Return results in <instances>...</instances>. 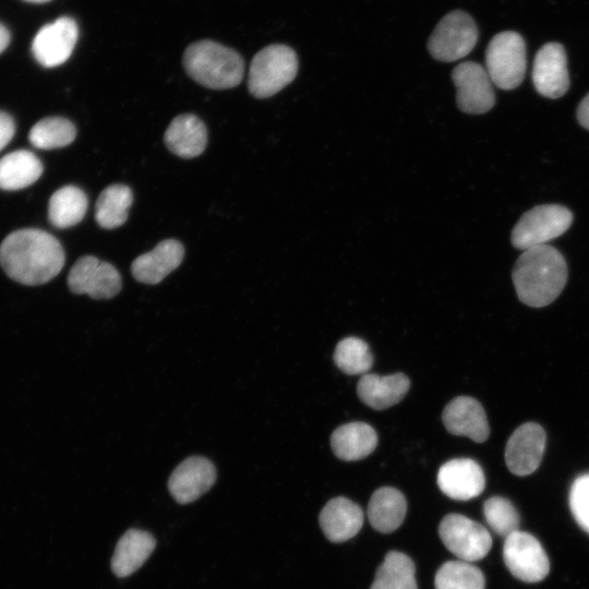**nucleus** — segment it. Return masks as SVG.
I'll return each mask as SVG.
<instances>
[{
	"instance_id": "obj_1",
	"label": "nucleus",
	"mask_w": 589,
	"mask_h": 589,
	"mask_svg": "<svg viewBox=\"0 0 589 589\" xmlns=\"http://www.w3.org/2000/svg\"><path fill=\"white\" fill-rule=\"evenodd\" d=\"M61 243L39 229H21L0 244V265L19 284L37 286L50 281L64 265Z\"/></svg>"
},
{
	"instance_id": "obj_2",
	"label": "nucleus",
	"mask_w": 589,
	"mask_h": 589,
	"mask_svg": "<svg viewBox=\"0 0 589 589\" xmlns=\"http://www.w3.org/2000/svg\"><path fill=\"white\" fill-rule=\"evenodd\" d=\"M567 276L564 256L549 244L525 250L512 271L518 299L533 308L553 302L564 289Z\"/></svg>"
},
{
	"instance_id": "obj_3",
	"label": "nucleus",
	"mask_w": 589,
	"mask_h": 589,
	"mask_svg": "<svg viewBox=\"0 0 589 589\" xmlns=\"http://www.w3.org/2000/svg\"><path fill=\"white\" fill-rule=\"evenodd\" d=\"M187 73L201 85L227 89L241 83L244 61L233 49L212 40H200L187 47L183 53Z\"/></svg>"
},
{
	"instance_id": "obj_4",
	"label": "nucleus",
	"mask_w": 589,
	"mask_h": 589,
	"mask_svg": "<svg viewBox=\"0 0 589 589\" xmlns=\"http://www.w3.org/2000/svg\"><path fill=\"white\" fill-rule=\"evenodd\" d=\"M298 57L293 49L286 45L275 44L260 50L252 59L248 88L256 98H268L297 75Z\"/></svg>"
},
{
	"instance_id": "obj_5",
	"label": "nucleus",
	"mask_w": 589,
	"mask_h": 589,
	"mask_svg": "<svg viewBox=\"0 0 589 589\" xmlns=\"http://www.w3.org/2000/svg\"><path fill=\"white\" fill-rule=\"evenodd\" d=\"M527 69L526 43L513 31L496 34L485 51V70L501 89H514L524 81Z\"/></svg>"
},
{
	"instance_id": "obj_6",
	"label": "nucleus",
	"mask_w": 589,
	"mask_h": 589,
	"mask_svg": "<svg viewBox=\"0 0 589 589\" xmlns=\"http://www.w3.org/2000/svg\"><path fill=\"white\" fill-rule=\"evenodd\" d=\"M573 218V213L565 206L538 205L519 218L512 231V244L524 251L546 244L562 236L570 227Z\"/></svg>"
},
{
	"instance_id": "obj_7",
	"label": "nucleus",
	"mask_w": 589,
	"mask_h": 589,
	"mask_svg": "<svg viewBox=\"0 0 589 589\" xmlns=\"http://www.w3.org/2000/svg\"><path fill=\"white\" fill-rule=\"evenodd\" d=\"M478 41L473 19L461 10L447 13L435 26L428 41L430 55L442 62L466 57Z\"/></svg>"
},
{
	"instance_id": "obj_8",
	"label": "nucleus",
	"mask_w": 589,
	"mask_h": 589,
	"mask_svg": "<svg viewBox=\"0 0 589 589\" xmlns=\"http://www.w3.org/2000/svg\"><path fill=\"white\" fill-rule=\"evenodd\" d=\"M438 533L448 551L469 563L483 558L492 546L488 529L460 514L446 515L438 526Z\"/></svg>"
},
{
	"instance_id": "obj_9",
	"label": "nucleus",
	"mask_w": 589,
	"mask_h": 589,
	"mask_svg": "<svg viewBox=\"0 0 589 589\" xmlns=\"http://www.w3.org/2000/svg\"><path fill=\"white\" fill-rule=\"evenodd\" d=\"M503 558L510 574L525 582H539L550 572V561L541 543L525 531L505 538Z\"/></svg>"
},
{
	"instance_id": "obj_10",
	"label": "nucleus",
	"mask_w": 589,
	"mask_h": 589,
	"mask_svg": "<svg viewBox=\"0 0 589 589\" xmlns=\"http://www.w3.org/2000/svg\"><path fill=\"white\" fill-rule=\"evenodd\" d=\"M456 86L457 107L469 115L488 112L495 104L493 82L486 70L479 63L466 61L452 72Z\"/></svg>"
},
{
	"instance_id": "obj_11",
	"label": "nucleus",
	"mask_w": 589,
	"mask_h": 589,
	"mask_svg": "<svg viewBox=\"0 0 589 589\" xmlns=\"http://www.w3.org/2000/svg\"><path fill=\"white\" fill-rule=\"evenodd\" d=\"M68 286L75 294H88L93 299H110L120 292L122 279L115 266L86 255L80 257L70 269Z\"/></svg>"
},
{
	"instance_id": "obj_12",
	"label": "nucleus",
	"mask_w": 589,
	"mask_h": 589,
	"mask_svg": "<svg viewBox=\"0 0 589 589\" xmlns=\"http://www.w3.org/2000/svg\"><path fill=\"white\" fill-rule=\"evenodd\" d=\"M77 37L76 22L68 16L59 17L38 31L32 44V52L41 65L58 67L70 58Z\"/></svg>"
},
{
	"instance_id": "obj_13",
	"label": "nucleus",
	"mask_w": 589,
	"mask_h": 589,
	"mask_svg": "<svg viewBox=\"0 0 589 589\" xmlns=\"http://www.w3.org/2000/svg\"><path fill=\"white\" fill-rule=\"evenodd\" d=\"M546 435L536 422H526L509 436L505 448V462L508 470L519 477L536 471L543 458Z\"/></svg>"
},
{
	"instance_id": "obj_14",
	"label": "nucleus",
	"mask_w": 589,
	"mask_h": 589,
	"mask_svg": "<svg viewBox=\"0 0 589 589\" xmlns=\"http://www.w3.org/2000/svg\"><path fill=\"white\" fill-rule=\"evenodd\" d=\"M532 82L543 97L556 99L566 94L570 82L566 51L561 44L550 41L538 50L533 60Z\"/></svg>"
},
{
	"instance_id": "obj_15",
	"label": "nucleus",
	"mask_w": 589,
	"mask_h": 589,
	"mask_svg": "<svg viewBox=\"0 0 589 589\" xmlns=\"http://www.w3.org/2000/svg\"><path fill=\"white\" fill-rule=\"evenodd\" d=\"M215 481L216 468L213 462L201 456H192L172 471L168 489L178 503L188 504L206 493Z\"/></svg>"
},
{
	"instance_id": "obj_16",
	"label": "nucleus",
	"mask_w": 589,
	"mask_h": 589,
	"mask_svg": "<svg viewBox=\"0 0 589 589\" xmlns=\"http://www.w3.org/2000/svg\"><path fill=\"white\" fill-rule=\"evenodd\" d=\"M437 485L448 497L456 501H468L483 492L485 488L484 472L473 459L455 458L438 469Z\"/></svg>"
},
{
	"instance_id": "obj_17",
	"label": "nucleus",
	"mask_w": 589,
	"mask_h": 589,
	"mask_svg": "<svg viewBox=\"0 0 589 589\" xmlns=\"http://www.w3.org/2000/svg\"><path fill=\"white\" fill-rule=\"evenodd\" d=\"M442 420L454 435L467 436L477 443L488 440L490 426L482 405L469 396H458L443 410Z\"/></svg>"
},
{
	"instance_id": "obj_18",
	"label": "nucleus",
	"mask_w": 589,
	"mask_h": 589,
	"mask_svg": "<svg viewBox=\"0 0 589 589\" xmlns=\"http://www.w3.org/2000/svg\"><path fill=\"white\" fill-rule=\"evenodd\" d=\"M184 256V248L175 239L160 241L152 251L137 256L131 265L133 277L144 284H159L179 267Z\"/></svg>"
},
{
	"instance_id": "obj_19",
	"label": "nucleus",
	"mask_w": 589,
	"mask_h": 589,
	"mask_svg": "<svg viewBox=\"0 0 589 589\" xmlns=\"http://www.w3.org/2000/svg\"><path fill=\"white\" fill-rule=\"evenodd\" d=\"M325 537L332 542H344L354 537L363 524L361 507L349 498L339 496L329 500L318 517Z\"/></svg>"
},
{
	"instance_id": "obj_20",
	"label": "nucleus",
	"mask_w": 589,
	"mask_h": 589,
	"mask_svg": "<svg viewBox=\"0 0 589 589\" xmlns=\"http://www.w3.org/2000/svg\"><path fill=\"white\" fill-rule=\"evenodd\" d=\"M410 387L404 373L392 375L364 374L359 380L357 393L362 402L375 410H384L398 404Z\"/></svg>"
},
{
	"instance_id": "obj_21",
	"label": "nucleus",
	"mask_w": 589,
	"mask_h": 589,
	"mask_svg": "<svg viewBox=\"0 0 589 589\" xmlns=\"http://www.w3.org/2000/svg\"><path fill=\"white\" fill-rule=\"evenodd\" d=\"M164 141L175 155L182 158H193L201 155L206 147V127L194 115H180L170 122L165 132Z\"/></svg>"
},
{
	"instance_id": "obj_22",
	"label": "nucleus",
	"mask_w": 589,
	"mask_h": 589,
	"mask_svg": "<svg viewBox=\"0 0 589 589\" xmlns=\"http://www.w3.org/2000/svg\"><path fill=\"white\" fill-rule=\"evenodd\" d=\"M156 546L155 538L146 531L130 529L117 542L111 557V569L117 577L136 572Z\"/></svg>"
},
{
	"instance_id": "obj_23",
	"label": "nucleus",
	"mask_w": 589,
	"mask_h": 589,
	"mask_svg": "<svg viewBox=\"0 0 589 589\" xmlns=\"http://www.w3.org/2000/svg\"><path fill=\"white\" fill-rule=\"evenodd\" d=\"M376 445L375 430L364 422H349L340 425L330 436L334 454L346 461L365 458L373 453Z\"/></svg>"
},
{
	"instance_id": "obj_24",
	"label": "nucleus",
	"mask_w": 589,
	"mask_h": 589,
	"mask_svg": "<svg viewBox=\"0 0 589 589\" xmlns=\"http://www.w3.org/2000/svg\"><path fill=\"white\" fill-rule=\"evenodd\" d=\"M406 512L407 502L404 494L392 486L377 489L368 505L369 521L382 533L395 531L402 524Z\"/></svg>"
},
{
	"instance_id": "obj_25",
	"label": "nucleus",
	"mask_w": 589,
	"mask_h": 589,
	"mask_svg": "<svg viewBox=\"0 0 589 589\" xmlns=\"http://www.w3.org/2000/svg\"><path fill=\"white\" fill-rule=\"evenodd\" d=\"M41 172L43 165L32 152L20 149L9 153L0 159V189H24L37 181Z\"/></svg>"
},
{
	"instance_id": "obj_26",
	"label": "nucleus",
	"mask_w": 589,
	"mask_h": 589,
	"mask_svg": "<svg viewBox=\"0 0 589 589\" xmlns=\"http://www.w3.org/2000/svg\"><path fill=\"white\" fill-rule=\"evenodd\" d=\"M87 204L86 194L80 188L62 187L49 200V220L55 227L61 229L72 227L83 219Z\"/></svg>"
},
{
	"instance_id": "obj_27",
	"label": "nucleus",
	"mask_w": 589,
	"mask_h": 589,
	"mask_svg": "<svg viewBox=\"0 0 589 589\" xmlns=\"http://www.w3.org/2000/svg\"><path fill=\"white\" fill-rule=\"evenodd\" d=\"M133 193L128 185L111 184L99 194L95 206L97 224L105 229H113L125 223Z\"/></svg>"
},
{
	"instance_id": "obj_28",
	"label": "nucleus",
	"mask_w": 589,
	"mask_h": 589,
	"mask_svg": "<svg viewBox=\"0 0 589 589\" xmlns=\"http://www.w3.org/2000/svg\"><path fill=\"white\" fill-rule=\"evenodd\" d=\"M370 589H417L412 560L401 552H388L377 568Z\"/></svg>"
},
{
	"instance_id": "obj_29",
	"label": "nucleus",
	"mask_w": 589,
	"mask_h": 589,
	"mask_svg": "<svg viewBox=\"0 0 589 589\" xmlns=\"http://www.w3.org/2000/svg\"><path fill=\"white\" fill-rule=\"evenodd\" d=\"M435 589H484L481 569L461 560L445 562L434 577Z\"/></svg>"
},
{
	"instance_id": "obj_30",
	"label": "nucleus",
	"mask_w": 589,
	"mask_h": 589,
	"mask_svg": "<svg viewBox=\"0 0 589 589\" xmlns=\"http://www.w3.org/2000/svg\"><path fill=\"white\" fill-rule=\"evenodd\" d=\"M74 124L62 117H49L38 121L32 128L28 139L41 149H53L69 145L75 139Z\"/></svg>"
},
{
	"instance_id": "obj_31",
	"label": "nucleus",
	"mask_w": 589,
	"mask_h": 589,
	"mask_svg": "<svg viewBox=\"0 0 589 589\" xmlns=\"http://www.w3.org/2000/svg\"><path fill=\"white\" fill-rule=\"evenodd\" d=\"M334 362L344 373L363 374L373 364V357L368 344L357 337L341 339L334 352Z\"/></svg>"
},
{
	"instance_id": "obj_32",
	"label": "nucleus",
	"mask_w": 589,
	"mask_h": 589,
	"mask_svg": "<svg viewBox=\"0 0 589 589\" xmlns=\"http://www.w3.org/2000/svg\"><path fill=\"white\" fill-rule=\"evenodd\" d=\"M483 515L490 528L500 537L506 538L519 529V515L513 503L502 496L488 498Z\"/></svg>"
},
{
	"instance_id": "obj_33",
	"label": "nucleus",
	"mask_w": 589,
	"mask_h": 589,
	"mask_svg": "<svg viewBox=\"0 0 589 589\" xmlns=\"http://www.w3.org/2000/svg\"><path fill=\"white\" fill-rule=\"evenodd\" d=\"M569 507L576 522L589 533V473L579 476L573 482Z\"/></svg>"
},
{
	"instance_id": "obj_34",
	"label": "nucleus",
	"mask_w": 589,
	"mask_h": 589,
	"mask_svg": "<svg viewBox=\"0 0 589 589\" xmlns=\"http://www.w3.org/2000/svg\"><path fill=\"white\" fill-rule=\"evenodd\" d=\"M15 127L12 118L0 111V151L7 146L14 135Z\"/></svg>"
},
{
	"instance_id": "obj_35",
	"label": "nucleus",
	"mask_w": 589,
	"mask_h": 589,
	"mask_svg": "<svg viewBox=\"0 0 589 589\" xmlns=\"http://www.w3.org/2000/svg\"><path fill=\"white\" fill-rule=\"evenodd\" d=\"M577 120L581 127L589 130V93L580 100L577 107Z\"/></svg>"
},
{
	"instance_id": "obj_36",
	"label": "nucleus",
	"mask_w": 589,
	"mask_h": 589,
	"mask_svg": "<svg viewBox=\"0 0 589 589\" xmlns=\"http://www.w3.org/2000/svg\"><path fill=\"white\" fill-rule=\"evenodd\" d=\"M10 43V33L8 28L0 23V53L5 50Z\"/></svg>"
},
{
	"instance_id": "obj_37",
	"label": "nucleus",
	"mask_w": 589,
	"mask_h": 589,
	"mask_svg": "<svg viewBox=\"0 0 589 589\" xmlns=\"http://www.w3.org/2000/svg\"><path fill=\"white\" fill-rule=\"evenodd\" d=\"M24 1L32 2V3H45L51 0H24Z\"/></svg>"
}]
</instances>
